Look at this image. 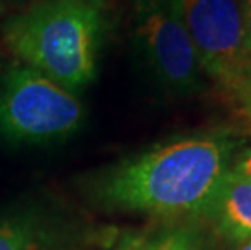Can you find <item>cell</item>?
<instances>
[{
	"label": "cell",
	"mask_w": 251,
	"mask_h": 250,
	"mask_svg": "<svg viewBox=\"0 0 251 250\" xmlns=\"http://www.w3.org/2000/svg\"><path fill=\"white\" fill-rule=\"evenodd\" d=\"M233 145L221 135H190L131 156L93 182V198L107 210L157 218L202 215Z\"/></svg>",
	"instance_id": "cell-1"
},
{
	"label": "cell",
	"mask_w": 251,
	"mask_h": 250,
	"mask_svg": "<svg viewBox=\"0 0 251 250\" xmlns=\"http://www.w3.org/2000/svg\"><path fill=\"white\" fill-rule=\"evenodd\" d=\"M18 63L75 94L98 77L105 20L98 0H39L0 26Z\"/></svg>",
	"instance_id": "cell-2"
},
{
	"label": "cell",
	"mask_w": 251,
	"mask_h": 250,
	"mask_svg": "<svg viewBox=\"0 0 251 250\" xmlns=\"http://www.w3.org/2000/svg\"><path fill=\"white\" fill-rule=\"evenodd\" d=\"M206 78L251 122V46L238 0H174Z\"/></svg>",
	"instance_id": "cell-3"
},
{
	"label": "cell",
	"mask_w": 251,
	"mask_h": 250,
	"mask_svg": "<svg viewBox=\"0 0 251 250\" xmlns=\"http://www.w3.org/2000/svg\"><path fill=\"white\" fill-rule=\"evenodd\" d=\"M86 119L75 93L33 68L15 63L0 77V137L42 145L75 135Z\"/></svg>",
	"instance_id": "cell-4"
},
{
	"label": "cell",
	"mask_w": 251,
	"mask_h": 250,
	"mask_svg": "<svg viewBox=\"0 0 251 250\" xmlns=\"http://www.w3.org/2000/svg\"><path fill=\"white\" fill-rule=\"evenodd\" d=\"M135 54L148 77L172 98H191L206 86L193 42L174 0H128Z\"/></svg>",
	"instance_id": "cell-5"
},
{
	"label": "cell",
	"mask_w": 251,
	"mask_h": 250,
	"mask_svg": "<svg viewBox=\"0 0 251 250\" xmlns=\"http://www.w3.org/2000/svg\"><path fill=\"white\" fill-rule=\"evenodd\" d=\"M202 215L212 229L232 244L251 239V182L230 166Z\"/></svg>",
	"instance_id": "cell-6"
},
{
	"label": "cell",
	"mask_w": 251,
	"mask_h": 250,
	"mask_svg": "<svg viewBox=\"0 0 251 250\" xmlns=\"http://www.w3.org/2000/svg\"><path fill=\"white\" fill-rule=\"evenodd\" d=\"M55 249V237L39 218L21 213L0 220V250Z\"/></svg>",
	"instance_id": "cell-7"
},
{
	"label": "cell",
	"mask_w": 251,
	"mask_h": 250,
	"mask_svg": "<svg viewBox=\"0 0 251 250\" xmlns=\"http://www.w3.org/2000/svg\"><path fill=\"white\" fill-rule=\"evenodd\" d=\"M143 250H207L201 234L191 227H170L154 237L144 236Z\"/></svg>",
	"instance_id": "cell-8"
},
{
	"label": "cell",
	"mask_w": 251,
	"mask_h": 250,
	"mask_svg": "<svg viewBox=\"0 0 251 250\" xmlns=\"http://www.w3.org/2000/svg\"><path fill=\"white\" fill-rule=\"evenodd\" d=\"M233 169H237L240 174L245 175L251 182V148L245 150L242 154H238L237 161L233 164Z\"/></svg>",
	"instance_id": "cell-9"
},
{
	"label": "cell",
	"mask_w": 251,
	"mask_h": 250,
	"mask_svg": "<svg viewBox=\"0 0 251 250\" xmlns=\"http://www.w3.org/2000/svg\"><path fill=\"white\" fill-rule=\"evenodd\" d=\"M144 236H136V234H125L120 239L119 246L115 250H143Z\"/></svg>",
	"instance_id": "cell-10"
},
{
	"label": "cell",
	"mask_w": 251,
	"mask_h": 250,
	"mask_svg": "<svg viewBox=\"0 0 251 250\" xmlns=\"http://www.w3.org/2000/svg\"><path fill=\"white\" fill-rule=\"evenodd\" d=\"M240 8H242V18H243L245 31H247V38L251 46V0H242L240 2Z\"/></svg>",
	"instance_id": "cell-11"
},
{
	"label": "cell",
	"mask_w": 251,
	"mask_h": 250,
	"mask_svg": "<svg viewBox=\"0 0 251 250\" xmlns=\"http://www.w3.org/2000/svg\"><path fill=\"white\" fill-rule=\"evenodd\" d=\"M237 250H251V239H248V241H245L242 244H238Z\"/></svg>",
	"instance_id": "cell-12"
},
{
	"label": "cell",
	"mask_w": 251,
	"mask_h": 250,
	"mask_svg": "<svg viewBox=\"0 0 251 250\" xmlns=\"http://www.w3.org/2000/svg\"><path fill=\"white\" fill-rule=\"evenodd\" d=\"M5 10V0H0V13H3Z\"/></svg>",
	"instance_id": "cell-13"
},
{
	"label": "cell",
	"mask_w": 251,
	"mask_h": 250,
	"mask_svg": "<svg viewBox=\"0 0 251 250\" xmlns=\"http://www.w3.org/2000/svg\"><path fill=\"white\" fill-rule=\"evenodd\" d=\"M10 2H13V3H23V2H26V0H10Z\"/></svg>",
	"instance_id": "cell-14"
},
{
	"label": "cell",
	"mask_w": 251,
	"mask_h": 250,
	"mask_svg": "<svg viewBox=\"0 0 251 250\" xmlns=\"http://www.w3.org/2000/svg\"><path fill=\"white\" fill-rule=\"evenodd\" d=\"M98 2H102V0H98Z\"/></svg>",
	"instance_id": "cell-15"
}]
</instances>
